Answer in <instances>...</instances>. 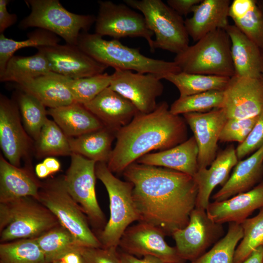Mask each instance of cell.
I'll return each instance as SVG.
<instances>
[{
  "label": "cell",
  "instance_id": "obj_8",
  "mask_svg": "<svg viewBox=\"0 0 263 263\" xmlns=\"http://www.w3.org/2000/svg\"><path fill=\"white\" fill-rule=\"evenodd\" d=\"M30 14L19 23L20 29L37 27L48 31L62 38L67 44L77 45L80 31L88 32L95 23L93 15L72 13L58 0H27Z\"/></svg>",
  "mask_w": 263,
  "mask_h": 263
},
{
  "label": "cell",
  "instance_id": "obj_11",
  "mask_svg": "<svg viewBox=\"0 0 263 263\" xmlns=\"http://www.w3.org/2000/svg\"><path fill=\"white\" fill-rule=\"evenodd\" d=\"M95 21V33L108 36L114 39L130 38L145 39L151 52H154L153 33L149 29L142 14L132 10L127 5L99 0Z\"/></svg>",
  "mask_w": 263,
  "mask_h": 263
},
{
  "label": "cell",
  "instance_id": "obj_25",
  "mask_svg": "<svg viewBox=\"0 0 263 263\" xmlns=\"http://www.w3.org/2000/svg\"><path fill=\"white\" fill-rule=\"evenodd\" d=\"M198 148L193 136L171 148L148 153L135 162L162 167L194 176L198 171Z\"/></svg>",
  "mask_w": 263,
  "mask_h": 263
},
{
  "label": "cell",
  "instance_id": "obj_50",
  "mask_svg": "<svg viewBox=\"0 0 263 263\" xmlns=\"http://www.w3.org/2000/svg\"><path fill=\"white\" fill-rule=\"evenodd\" d=\"M42 163L46 167L51 174L58 171L61 169L60 163L54 157H46Z\"/></svg>",
  "mask_w": 263,
  "mask_h": 263
},
{
  "label": "cell",
  "instance_id": "obj_47",
  "mask_svg": "<svg viewBox=\"0 0 263 263\" xmlns=\"http://www.w3.org/2000/svg\"><path fill=\"white\" fill-rule=\"evenodd\" d=\"M119 253L123 263H164L159 258L152 256H146L139 259L124 252Z\"/></svg>",
  "mask_w": 263,
  "mask_h": 263
},
{
  "label": "cell",
  "instance_id": "obj_39",
  "mask_svg": "<svg viewBox=\"0 0 263 263\" xmlns=\"http://www.w3.org/2000/svg\"><path fill=\"white\" fill-rule=\"evenodd\" d=\"M224 91H210L184 97H179L169 108L175 115L192 113H205L222 108Z\"/></svg>",
  "mask_w": 263,
  "mask_h": 263
},
{
  "label": "cell",
  "instance_id": "obj_53",
  "mask_svg": "<svg viewBox=\"0 0 263 263\" xmlns=\"http://www.w3.org/2000/svg\"><path fill=\"white\" fill-rule=\"evenodd\" d=\"M52 263H64L62 262V261H61L60 260H57V261H56Z\"/></svg>",
  "mask_w": 263,
  "mask_h": 263
},
{
  "label": "cell",
  "instance_id": "obj_23",
  "mask_svg": "<svg viewBox=\"0 0 263 263\" xmlns=\"http://www.w3.org/2000/svg\"><path fill=\"white\" fill-rule=\"evenodd\" d=\"M229 0H202L192 10V16L185 20L188 36L195 42L218 29L229 25Z\"/></svg>",
  "mask_w": 263,
  "mask_h": 263
},
{
  "label": "cell",
  "instance_id": "obj_5",
  "mask_svg": "<svg viewBox=\"0 0 263 263\" xmlns=\"http://www.w3.org/2000/svg\"><path fill=\"white\" fill-rule=\"evenodd\" d=\"M60 224L38 200L23 197L0 203V241L35 239Z\"/></svg>",
  "mask_w": 263,
  "mask_h": 263
},
{
  "label": "cell",
  "instance_id": "obj_20",
  "mask_svg": "<svg viewBox=\"0 0 263 263\" xmlns=\"http://www.w3.org/2000/svg\"><path fill=\"white\" fill-rule=\"evenodd\" d=\"M84 105L105 127L116 132L139 112L131 101L109 87Z\"/></svg>",
  "mask_w": 263,
  "mask_h": 263
},
{
  "label": "cell",
  "instance_id": "obj_31",
  "mask_svg": "<svg viewBox=\"0 0 263 263\" xmlns=\"http://www.w3.org/2000/svg\"><path fill=\"white\" fill-rule=\"evenodd\" d=\"M50 72L51 71L45 55L38 48V52L32 56H13L0 75V81L14 82L20 85Z\"/></svg>",
  "mask_w": 263,
  "mask_h": 263
},
{
  "label": "cell",
  "instance_id": "obj_22",
  "mask_svg": "<svg viewBox=\"0 0 263 263\" xmlns=\"http://www.w3.org/2000/svg\"><path fill=\"white\" fill-rule=\"evenodd\" d=\"M42 182L30 167L15 166L0 155V203L30 197L38 200Z\"/></svg>",
  "mask_w": 263,
  "mask_h": 263
},
{
  "label": "cell",
  "instance_id": "obj_38",
  "mask_svg": "<svg viewBox=\"0 0 263 263\" xmlns=\"http://www.w3.org/2000/svg\"><path fill=\"white\" fill-rule=\"evenodd\" d=\"M0 263H49L34 239L1 243Z\"/></svg>",
  "mask_w": 263,
  "mask_h": 263
},
{
  "label": "cell",
  "instance_id": "obj_15",
  "mask_svg": "<svg viewBox=\"0 0 263 263\" xmlns=\"http://www.w3.org/2000/svg\"><path fill=\"white\" fill-rule=\"evenodd\" d=\"M222 109L227 119H244L263 113V78L234 75L224 91Z\"/></svg>",
  "mask_w": 263,
  "mask_h": 263
},
{
  "label": "cell",
  "instance_id": "obj_52",
  "mask_svg": "<svg viewBox=\"0 0 263 263\" xmlns=\"http://www.w3.org/2000/svg\"><path fill=\"white\" fill-rule=\"evenodd\" d=\"M257 2L263 11V0H257ZM261 52L262 59V76L263 78V49L261 50Z\"/></svg>",
  "mask_w": 263,
  "mask_h": 263
},
{
  "label": "cell",
  "instance_id": "obj_27",
  "mask_svg": "<svg viewBox=\"0 0 263 263\" xmlns=\"http://www.w3.org/2000/svg\"><path fill=\"white\" fill-rule=\"evenodd\" d=\"M68 78L50 72L18 86L37 98L45 107L56 108L75 102L67 84Z\"/></svg>",
  "mask_w": 263,
  "mask_h": 263
},
{
  "label": "cell",
  "instance_id": "obj_16",
  "mask_svg": "<svg viewBox=\"0 0 263 263\" xmlns=\"http://www.w3.org/2000/svg\"><path fill=\"white\" fill-rule=\"evenodd\" d=\"M16 100L0 96V146L6 160L20 167L21 160L27 157L32 145V138L21 124Z\"/></svg>",
  "mask_w": 263,
  "mask_h": 263
},
{
  "label": "cell",
  "instance_id": "obj_13",
  "mask_svg": "<svg viewBox=\"0 0 263 263\" xmlns=\"http://www.w3.org/2000/svg\"><path fill=\"white\" fill-rule=\"evenodd\" d=\"M166 234L150 224L139 222L129 226L122 235L119 246L123 252L136 257L152 256L164 263H184L175 247L169 246L165 240Z\"/></svg>",
  "mask_w": 263,
  "mask_h": 263
},
{
  "label": "cell",
  "instance_id": "obj_7",
  "mask_svg": "<svg viewBox=\"0 0 263 263\" xmlns=\"http://www.w3.org/2000/svg\"><path fill=\"white\" fill-rule=\"evenodd\" d=\"M38 194V201L72 233L80 246L102 247L89 227L87 216L68 192L63 176L42 182Z\"/></svg>",
  "mask_w": 263,
  "mask_h": 263
},
{
  "label": "cell",
  "instance_id": "obj_10",
  "mask_svg": "<svg viewBox=\"0 0 263 263\" xmlns=\"http://www.w3.org/2000/svg\"><path fill=\"white\" fill-rule=\"evenodd\" d=\"M71 158L70 167L63 176L66 188L92 225L104 228L105 217L95 192L96 163L74 153Z\"/></svg>",
  "mask_w": 263,
  "mask_h": 263
},
{
  "label": "cell",
  "instance_id": "obj_14",
  "mask_svg": "<svg viewBox=\"0 0 263 263\" xmlns=\"http://www.w3.org/2000/svg\"><path fill=\"white\" fill-rule=\"evenodd\" d=\"M160 76L153 74L114 70L109 87L131 101L138 112L149 113L156 108V99L163 93Z\"/></svg>",
  "mask_w": 263,
  "mask_h": 263
},
{
  "label": "cell",
  "instance_id": "obj_1",
  "mask_svg": "<svg viewBox=\"0 0 263 263\" xmlns=\"http://www.w3.org/2000/svg\"><path fill=\"white\" fill-rule=\"evenodd\" d=\"M123 174L132 185L139 222L153 225L166 235L187 225L198 194L193 176L137 162L128 167Z\"/></svg>",
  "mask_w": 263,
  "mask_h": 263
},
{
  "label": "cell",
  "instance_id": "obj_12",
  "mask_svg": "<svg viewBox=\"0 0 263 263\" xmlns=\"http://www.w3.org/2000/svg\"><path fill=\"white\" fill-rule=\"evenodd\" d=\"M224 234L222 224L212 221L206 209L195 207L190 213L187 225L175 230L171 235L180 257L185 261L192 262L204 254Z\"/></svg>",
  "mask_w": 263,
  "mask_h": 263
},
{
  "label": "cell",
  "instance_id": "obj_45",
  "mask_svg": "<svg viewBox=\"0 0 263 263\" xmlns=\"http://www.w3.org/2000/svg\"><path fill=\"white\" fill-rule=\"evenodd\" d=\"M202 0H168L167 4L181 16L192 13L194 7Z\"/></svg>",
  "mask_w": 263,
  "mask_h": 263
},
{
  "label": "cell",
  "instance_id": "obj_18",
  "mask_svg": "<svg viewBox=\"0 0 263 263\" xmlns=\"http://www.w3.org/2000/svg\"><path fill=\"white\" fill-rule=\"evenodd\" d=\"M39 48L44 53L51 72L71 79L101 74L108 68L88 55L77 45L58 44Z\"/></svg>",
  "mask_w": 263,
  "mask_h": 263
},
{
  "label": "cell",
  "instance_id": "obj_9",
  "mask_svg": "<svg viewBox=\"0 0 263 263\" xmlns=\"http://www.w3.org/2000/svg\"><path fill=\"white\" fill-rule=\"evenodd\" d=\"M129 7L140 11L155 35L154 49L178 54L189 45V36L182 16L161 0H124Z\"/></svg>",
  "mask_w": 263,
  "mask_h": 263
},
{
  "label": "cell",
  "instance_id": "obj_24",
  "mask_svg": "<svg viewBox=\"0 0 263 263\" xmlns=\"http://www.w3.org/2000/svg\"><path fill=\"white\" fill-rule=\"evenodd\" d=\"M263 146L245 159L240 160L222 188L212 196L214 201H222L247 191L262 181Z\"/></svg>",
  "mask_w": 263,
  "mask_h": 263
},
{
  "label": "cell",
  "instance_id": "obj_2",
  "mask_svg": "<svg viewBox=\"0 0 263 263\" xmlns=\"http://www.w3.org/2000/svg\"><path fill=\"white\" fill-rule=\"evenodd\" d=\"M186 122L171 113L167 102L157 104L149 113L138 112L116 134L107 167L113 173H123L132 164L152 150L174 147L187 140Z\"/></svg>",
  "mask_w": 263,
  "mask_h": 263
},
{
  "label": "cell",
  "instance_id": "obj_51",
  "mask_svg": "<svg viewBox=\"0 0 263 263\" xmlns=\"http://www.w3.org/2000/svg\"><path fill=\"white\" fill-rule=\"evenodd\" d=\"M35 170V174L38 178H45L51 174L46 167L42 162L38 163L36 166Z\"/></svg>",
  "mask_w": 263,
  "mask_h": 263
},
{
  "label": "cell",
  "instance_id": "obj_35",
  "mask_svg": "<svg viewBox=\"0 0 263 263\" xmlns=\"http://www.w3.org/2000/svg\"><path fill=\"white\" fill-rule=\"evenodd\" d=\"M35 142V151L38 157L71 156L72 154L69 137L54 120L48 118Z\"/></svg>",
  "mask_w": 263,
  "mask_h": 263
},
{
  "label": "cell",
  "instance_id": "obj_42",
  "mask_svg": "<svg viewBox=\"0 0 263 263\" xmlns=\"http://www.w3.org/2000/svg\"><path fill=\"white\" fill-rule=\"evenodd\" d=\"M260 115L244 119H227L221 131L219 141L243 143L250 133Z\"/></svg>",
  "mask_w": 263,
  "mask_h": 263
},
{
  "label": "cell",
  "instance_id": "obj_30",
  "mask_svg": "<svg viewBox=\"0 0 263 263\" xmlns=\"http://www.w3.org/2000/svg\"><path fill=\"white\" fill-rule=\"evenodd\" d=\"M116 132L105 127L75 137H69L72 153L88 159L107 163L113 149L112 144Z\"/></svg>",
  "mask_w": 263,
  "mask_h": 263
},
{
  "label": "cell",
  "instance_id": "obj_37",
  "mask_svg": "<svg viewBox=\"0 0 263 263\" xmlns=\"http://www.w3.org/2000/svg\"><path fill=\"white\" fill-rule=\"evenodd\" d=\"M243 236L241 224L229 223L227 231L208 251L191 263H233L238 243Z\"/></svg>",
  "mask_w": 263,
  "mask_h": 263
},
{
  "label": "cell",
  "instance_id": "obj_21",
  "mask_svg": "<svg viewBox=\"0 0 263 263\" xmlns=\"http://www.w3.org/2000/svg\"><path fill=\"white\" fill-rule=\"evenodd\" d=\"M238 161L236 149L230 145L216 155L208 168L198 170L193 176L198 187L195 207L206 209L212 191L218 185L225 184Z\"/></svg>",
  "mask_w": 263,
  "mask_h": 263
},
{
  "label": "cell",
  "instance_id": "obj_36",
  "mask_svg": "<svg viewBox=\"0 0 263 263\" xmlns=\"http://www.w3.org/2000/svg\"><path fill=\"white\" fill-rule=\"evenodd\" d=\"M21 91L18 94L16 101L23 126L29 135L36 141L48 118L47 110L45 106L37 98Z\"/></svg>",
  "mask_w": 263,
  "mask_h": 263
},
{
  "label": "cell",
  "instance_id": "obj_3",
  "mask_svg": "<svg viewBox=\"0 0 263 263\" xmlns=\"http://www.w3.org/2000/svg\"><path fill=\"white\" fill-rule=\"evenodd\" d=\"M96 34L82 32L77 46L91 57L115 69L153 74L164 79L181 71L173 61L153 59L142 54L139 48H131L119 40H106Z\"/></svg>",
  "mask_w": 263,
  "mask_h": 263
},
{
  "label": "cell",
  "instance_id": "obj_29",
  "mask_svg": "<svg viewBox=\"0 0 263 263\" xmlns=\"http://www.w3.org/2000/svg\"><path fill=\"white\" fill-rule=\"evenodd\" d=\"M228 17L260 50L263 49V11L257 0H233L229 8Z\"/></svg>",
  "mask_w": 263,
  "mask_h": 263
},
{
  "label": "cell",
  "instance_id": "obj_48",
  "mask_svg": "<svg viewBox=\"0 0 263 263\" xmlns=\"http://www.w3.org/2000/svg\"><path fill=\"white\" fill-rule=\"evenodd\" d=\"M59 260L64 263H85L82 256L78 250V248L67 253Z\"/></svg>",
  "mask_w": 263,
  "mask_h": 263
},
{
  "label": "cell",
  "instance_id": "obj_33",
  "mask_svg": "<svg viewBox=\"0 0 263 263\" xmlns=\"http://www.w3.org/2000/svg\"><path fill=\"white\" fill-rule=\"evenodd\" d=\"M34 239L49 263L59 260L80 246L75 237L60 224Z\"/></svg>",
  "mask_w": 263,
  "mask_h": 263
},
{
  "label": "cell",
  "instance_id": "obj_17",
  "mask_svg": "<svg viewBox=\"0 0 263 263\" xmlns=\"http://www.w3.org/2000/svg\"><path fill=\"white\" fill-rule=\"evenodd\" d=\"M183 116L197 144L198 169L207 168L217 155L218 142L227 119L225 112L222 108H218L205 113H186Z\"/></svg>",
  "mask_w": 263,
  "mask_h": 263
},
{
  "label": "cell",
  "instance_id": "obj_34",
  "mask_svg": "<svg viewBox=\"0 0 263 263\" xmlns=\"http://www.w3.org/2000/svg\"><path fill=\"white\" fill-rule=\"evenodd\" d=\"M59 38L54 33L42 29L38 28L27 35V38L17 41L9 38L3 34H0V75L3 73L9 60L18 50L26 47L53 46L58 44Z\"/></svg>",
  "mask_w": 263,
  "mask_h": 263
},
{
  "label": "cell",
  "instance_id": "obj_41",
  "mask_svg": "<svg viewBox=\"0 0 263 263\" xmlns=\"http://www.w3.org/2000/svg\"><path fill=\"white\" fill-rule=\"evenodd\" d=\"M112 75L107 73L78 79L68 78L67 84L76 103L85 105L109 87Z\"/></svg>",
  "mask_w": 263,
  "mask_h": 263
},
{
  "label": "cell",
  "instance_id": "obj_28",
  "mask_svg": "<svg viewBox=\"0 0 263 263\" xmlns=\"http://www.w3.org/2000/svg\"><path fill=\"white\" fill-rule=\"evenodd\" d=\"M68 137H77L105 127L84 105L78 103L47 110Z\"/></svg>",
  "mask_w": 263,
  "mask_h": 263
},
{
  "label": "cell",
  "instance_id": "obj_46",
  "mask_svg": "<svg viewBox=\"0 0 263 263\" xmlns=\"http://www.w3.org/2000/svg\"><path fill=\"white\" fill-rule=\"evenodd\" d=\"M8 0H0V33L14 24L18 19L15 14L9 13L7 9Z\"/></svg>",
  "mask_w": 263,
  "mask_h": 263
},
{
  "label": "cell",
  "instance_id": "obj_40",
  "mask_svg": "<svg viewBox=\"0 0 263 263\" xmlns=\"http://www.w3.org/2000/svg\"><path fill=\"white\" fill-rule=\"evenodd\" d=\"M241 225L243 236L236 248L233 263H241L255 249L263 246V207L257 215L247 218Z\"/></svg>",
  "mask_w": 263,
  "mask_h": 263
},
{
  "label": "cell",
  "instance_id": "obj_44",
  "mask_svg": "<svg viewBox=\"0 0 263 263\" xmlns=\"http://www.w3.org/2000/svg\"><path fill=\"white\" fill-rule=\"evenodd\" d=\"M263 146V113L250 133L242 143L236 149V155L239 161L248 154H252Z\"/></svg>",
  "mask_w": 263,
  "mask_h": 263
},
{
  "label": "cell",
  "instance_id": "obj_32",
  "mask_svg": "<svg viewBox=\"0 0 263 263\" xmlns=\"http://www.w3.org/2000/svg\"><path fill=\"white\" fill-rule=\"evenodd\" d=\"M230 77L189 74L180 72L169 74L164 79L172 83L178 90L179 97H184L210 91H223Z\"/></svg>",
  "mask_w": 263,
  "mask_h": 263
},
{
  "label": "cell",
  "instance_id": "obj_49",
  "mask_svg": "<svg viewBox=\"0 0 263 263\" xmlns=\"http://www.w3.org/2000/svg\"><path fill=\"white\" fill-rule=\"evenodd\" d=\"M241 263H263V246L255 249Z\"/></svg>",
  "mask_w": 263,
  "mask_h": 263
},
{
  "label": "cell",
  "instance_id": "obj_19",
  "mask_svg": "<svg viewBox=\"0 0 263 263\" xmlns=\"http://www.w3.org/2000/svg\"><path fill=\"white\" fill-rule=\"evenodd\" d=\"M263 207V179L251 189L222 201L209 203L206 212L213 222L241 224L255 210Z\"/></svg>",
  "mask_w": 263,
  "mask_h": 263
},
{
  "label": "cell",
  "instance_id": "obj_6",
  "mask_svg": "<svg viewBox=\"0 0 263 263\" xmlns=\"http://www.w3.org/2000/svg\"><path fill=\"white\" fill-rule=\"evenodd\" d=\"M96 177L104 185L109 199L110 217L98 238L102 247H117L131 224L139 221L132 196V185L116 177L105 163L95 165Z\"/></svg>",
  "mask_w": 263,
  "mask_h": 263
},
{
  "label": "cell",
  "instance_id": "obj_26",
  "mask_svg": "<svg viewBox=\"0 0 263 263\" xmlns=\"http://www.w3.org/2000/svg\"><path fill=\"white\" fill-rule=\"evenodd\" d=\"M225 30L231 41V54L235 75L239 76H262L261 52L259 47L234 24Z\"/></svg>",
  "mask_w": 263,
  "mask_h": 263
},
{
  "label": "cell",
  "instance_id": "obj_4",
  "mask_svg": "<svg viewBox=\"0 0 263 263\" xmlns=\"http://www.w3.org/2000/svg\"><path fill=\"white\" fill-rule=\"evenodd\" d=\"M173 61L181 72L231 77L235 70L231 54V41L225 29H216L184 51Z\"/></svg>",
  "mask_w": 263,
  "mask_h": 263
},
{
  "label": "cell",
  "instance_id": "obj_43",
  "mask_svg": "<svg viewBox=\"0 0 263 263\" xmlns=\"http://www.w3.org/2000/svg\"><path fill=\"white\" fill-rule=\"evenodd\" d=\"M78 250L85 263H123L117 247H86L79 246Z\"/></svg>",
  "mask_w": 263,
  "mask_h": 263
}]
</instances>
